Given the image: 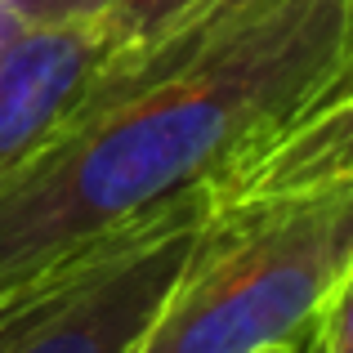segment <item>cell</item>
Listing matches in <instances>:
<instances>
[{"mask_svg":"<svg viewBox=\"0 0 353 353\" xmlns=\"http://www.w3.org/2000/svg\"><path fill=\"white\" fill-rule=\"evenodd\" d=\"M349 50V0H277L188 63L81 108L0 188V304L210 188L309 112Z\"/></svg>","mask_w":353,"mask_h":353,"instance_id":"cell-1","label":"cell"},{"mask_svg":"<svg viewBox=\"0 0 353 353\" xmlns=\"http://www.w3.org/2000/svg\"><path fill=\"white\" fill-rule=\"evenodd\" d=\"M353 259V179L219 215L130 353H264L313 340Z\"/></svg>","mask_w":353,"mask_h":353,"instance_id":"cell-2","label":"cell"},{"mask_svg":"<svg viewBox=\"0 0 353 353\" xmlns=\"http://www.w3.org/2000/svg\"><path fill=\"white\" fill-rule=\"evenodd\" d=\"M215 224L197 188L121 233L72 273L0 304V353H130Z\"/></svg>","mask_w":353,"mask_h":353,"instance_id":"cell-3","label":"cell"},{"mask_svg":"<svg viewBox=\"0 0 353 353\" xmlns=\"http://www.w3.org/2000/svg\"><path fill=\"white\" fill-rule=\"evenodd\" d=\"M103 68L94 23L0 27V188L77 121Z\"/></svg>","mask_w":353,"mask_h":353,"instance_id":"cell-4","label":"cell"},{"mask_svg":"<svg viewBox=\"0 0 353 353\" xmlns=\"http://www.w3.org/2000/svg\"><path fill=\"white\" fill-rule=\"evenodd\" d=\"M340 179H353V85L331 103H318L295 117L268 143L241 157L228 174H219L206 192L219 215H237V210L268 206L277 197L313 192Z\"/></svg>","mask_w":353,"mask_h":353,"instance_id":"cell-5","label":"cell"},{"mask_svg":"<svg viewBox=\"0 0 353 353\" xmlns=\"http://www.w3.org/2000/svg\"><path fill=\"white\" fill-rule=\"evenodd\" d=\"M210 5H215V0H112V5L94 18L99 36H103V50H108V68H103V77H99L94 94L108 90V85H117L130 72H139L148 59H157V54H161L174 36L188 32Z\"/></svg>","mask_w":353,"mask_h":353,"instance_id":"cell-6","label":"cell"},{"mask_svg":"<svg viewBox=\"0 0 353 353\" xmlns=\"http://www.w3.org/2000/svg\"><path fill=\"white\" fill-rule=\"evenodd\" d=\"M268 5H277V0H215V5L206 9V14L197 18V23L188 27L183 36H174L170 45H165L157 59H148L139 72H130V77H121L117 85H108V90H99L90 103H99V99H108V94H121V90H130V85H139V81H148V77H161V72H170V68H179V63H188L192 54L201 50V45L210 41V36H219V32H233L237 23H246V18H255L259 9H268ZM85 103V108H90Z\"/></svg>","mask_w":353,"mask_h":353,"instance_id":"cell-7","label":"cell"},{"mask_svg":"<svg viewBox=\"0 0 353 353\" xmlns=\"http://www.w3.org/2000/svg\"><path fill=\"white\" fill-rule=\"evenodd\" d=\"M313 353H353V259L327 295L313 327Z\"/></svg>","mask_w":353,"mask_h":353,"instance_id":"cell-8","label":"cell"},{"mask_svg":"<svg viewBox=\"0 0 353 353\" xmlns=\"http://www.w3.org/2000/svg\"><path fill=\"white\" fill-rule=\"evenodd\" d=\"M112 0H0V14L18 27H50V23H94Z\"/></svg>","mask_w":353,"mask_h":353,"instance_id":"cell-9","label":"cell"},{"mask_svg":"<svg viewBox=\"0 0 353 353\" xmlns=\"http://www.w3.org/2000/svg\"><path fill=\"white\" fill-rule=\"evenodd\" d=\"M353 85V50L345 54V63H340V72H336V81H331V85H327V94H322L318 99V103H331V99H336V94H345V90ZM318 103H313V108H318Z\"/></svg>","mask_w":353,"mask_h":353,"instance_id":"cell-10","label":"cell"},{"mask_svg":"<svg viewBox=\"0 0 353 353\" xmlns=\"http://www.w3.org/2000/svg\"><path fill=\"white\" fill-rule=\"evenodd\" d=\"M264 353H313V340H291V345H277V349H264Z\"/></svg>","mask_w":353,"mask_h":353,"instance_id":"cell-11","label":"cell"},{"mask_svg":"<svg viewBox=\"0 0 353 353\" xmlns=\"http://www.w3.org/2000/svg\"><path fill=\"white\" fill-rule=\"evenodd\" d=\"M349 9H353V0H349Z\"/></svg>","mask_w":353,"mask_h":353,"instance_id":"cell-12","label":"cell"}]
</instances>
